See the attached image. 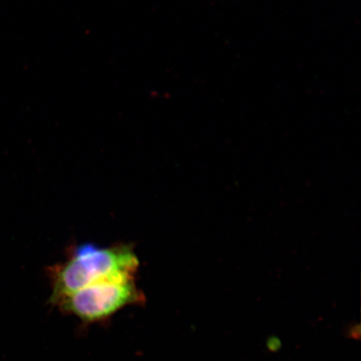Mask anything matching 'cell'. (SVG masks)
<instances>
[{
    "label": "cell",
    "mask_w": 361,
    "mask_h": 361,
    "mask_svg": "<svg viewBox=\"0 0 361 361\" xmlns=\"http://www.w3.org/2000/svg\"><path fill=\"white\" fill-rule=\"evenodd\" d=\"M139 260L125 245L100 247L85 243L74 248L67 259L49 269L51 300L70 295L104 279L137 274Z\"/></svg>",
    "instance_id": "6da1fadb"
},
{
    "label": "cell",
    "mask_w": 361,
    "mask_h": 361,
    "mask_svg": "<svg viewBox=\"0 0 361 361\" xmlns=\"http://www.w3.org/2000/svg\"><path fill=\"white\" fill-rule=\"evenodd\" d=\"M135 276L126 275L104 279L62 297L54 303L85 322H99L126 306L140 304L144 300Z\"/></svg>",
    "instance_id": "7a4b0ae2"
}]
</instances>
